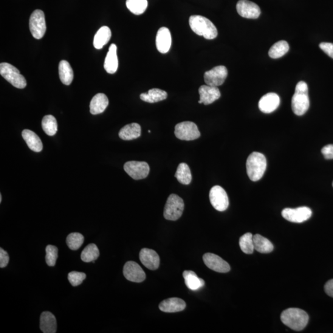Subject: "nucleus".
<instances>
[{
  "label": "nucleus",
  "instance_id": "nucleus-45",
  "mask_svg": "<svg viewBox=\"0 0 333 333\" xmlns=\"http://www.w3.org/2000/svg\"><path fill=\"white\" fill-rule=\"evenodd\" d=\"M332 186H333V182H332Z\"/></svg>",
  "mask_w": 333,
  "mask_h": 333
},
{
  "label": "nucleus",
  "instance_id": "nucleus-10",
  "mask_svg": "<svg viewBox=\"0 0 333 333\" xmlns=\"http://www.w3.org/2000/svg\"><path fill=\"white\" fill-rule=\"evenodd\" d=\"M123 168L130 177L137 180L145 179L150 171L146 162L129 161L124 164Z\"/></svg>",
  "mask_w": 333,
  "mask_h": 333
},
{
  "label": "nucleus",
  "instance_id": "nucleus-44",
  "mask_svg": "<svg viewBox=\"0 0 333 333\" xmlns=\"http://www.w3.org/2000/svg\"><path fill=\"white\" fill-rule=\"evenodd\" d=\"M2 201V194H0V202Z\"/></svg>",
  "mask_w": 333,
  "mask_h": 333
},
{
  "label": "nucleus",
  "instance_id": "nucleus-40",
  "mask_svg": "<svg viewBox=\"0 0 333 333\" xmlns=\"http://www.w3.org/2000/svg\"><path fill=\"white\" fill-rule=\"evenodd\" d=\"M10 258L7 251L0 248V267L5 268L9 263Z\"/></svg>",
  "mask_w": 333,
  "mask_h": 333
},
{
  "label": "nucleus",
  "instance_id": "nucleus-18",
  "mask_svg": "<svg viewBox=\"0 0 333 333\" xmlns=\"http://www.w3.org/2000/svg\"><path fill=\"white\" fill-rule=\"evenodd\" d=\"M140 260L142 263L149 270H157L159 267V256L154 250L143 248L140 253Z\"/></svg>",
  "mask_w": 333,
  "mask_h": 333
},
{
  "label": "nucleus",
  "instance_id": "nucleus-16",
  "mask_svg": "<svg viewBox=\"0 0 333 333\" xmlns=\"http://www.w3.org/2000/svg\"><path fill=\"white\" fill-rule=\"evenodd\" d=\"M199 93L200 100L198 103H203L204 105L213 103L221 97V92L217 87L210 86L208 85L200 87Z\"/></svg>",
  "mask_w": 333,
  "mask_h": 333
},
{
  "label": "nucleus",
  "instance_id": "nucleus-1",
  "mask_svg": "<svg viewBox=\"0 0 333 333\" xmlns=\"http://www.w3.org/2000/svg\"><path fill=\"white\" fill-rule=\"evenodd\" d=\"M308 314L303 310L290 308L284 310L281 315V320L285 325L295 331H302L309 322Z\"/></svg>",
  "mask_w": 333,
  "mask_h": 333
},
{
  "label": "nucleus",
  "instance_id": "nucleus-22",
  "mask_svg": "<svg viewBox=\"0 0 333 333\" xmlns=\"http://www.w3.org/2000/svg\"><path fill=\"white\" fill-rule=\"evenodd\" d=\"M109 104L108 97L104 93H98L92 98L90 104V112L93 115L103 113Z\"/></svg>",
  "mask_w": 333,
  "mask_h": 333
},
{
  "label": "nucleus",
  "instance_id": "nucleus-6",
  "mask_svg": "<svg viewBox=\"0 0 333 333\" xmlns=\"http://www.w3.org/2000/svg\"><path fill=\"white\" fill-rule=\"evenodd\" d=\"M184 207V201L181 197L177 194H171L166 202L163 216L168 221H176L182 216Z\"/></svg>",
  "mask_w": 333,
  "mask_h": 333
},
{
  "label": "nucleus",
  "instance_id": "nucleus-28",
  "mask_svg": "<svg viewBox=\"0 0 333 333\" xmlns=\"http://www.w3.org/2000/svg\"><path fill=\"white\" fill-rule=\"evenodd\" d=\"M168 98V93L159 89L149 90L148 93L140 95V99L146 103H154L165 100Z\"/></svg>",
  "mask_w": 333,
  "mask_h": 333
},
{
  "label": "nucleus",
  "instance_id": "nucleus-15",
  "mask_svg": "<svg viewBox=\"0 0 333 333\" xmlns=\"http://www.w3.org/2000/svg\"><path fill=\"white\" fill-rule=\"evenodd\" d=\"M203 261L209 269L219 273H227L230 270V265L221 257L213 253H206L203 256Z\"/></svg>",
  "mask_w": 333,
  "mask_h": 333
},
{
  "label": "nucleus",
  "instance_id": "nucleus-13",
  "mask_svg": "<svg viewBox=\"0 0 333 333\" xmlns=\"http://www.w3.org/2000/svg\"><path fill=\"white\" fill-rule=\"evenodd\" d=\"M124 276L129 281L134 283H142L146 279L145 272L136 262L129 261L124 265Z\"/></svg>",
  "mask_w": 333,
  "mask_h": 333
},
{
  "label": "nucleus",
  "instance_id": "nucleus-4",
  "mask_svg": "<svg viewBox=\"0 0 333 333\" xmlns=\"http://www.w3.org/2000/svg\"><path fill=\"white\" fill-rule=\"evenodd\" d=\"M266 169L267 159L263 154L253 152L249 155L246 161V170L251 181L257 182L261 180Z\"/></svg>",
  "mask_w": 333,
  "mask_h": 333
},
{
  "label": "nucleus",
  "instance_id": "nucleus-2",
  "mask_svg": "<svg viewBox=\"0 0 333 333\" xmlns=\"http://www.w3.org/2000/svg\"><path fill=\"white\" fill-rule=\"evenodd\" d=\"M189 24L192 30L197 35L202 36L207 39H213L218 35V31L210 19L202 16H191Z\"/></svg>",
  "mask_w": 333,
  "mask_h": 333
},
{
  "label": "nucleus",
  "instance_id": "nucleus-9",
  "mask_svg": "<svg viewBox=\"0 0 333 333\" xmlns=\"http://www.w3.org/2000/svg\"><path fill=\"white\" fill-rule=\"evenodd\" d=\"M210 199L212 205L220 212L227 210L229 205V199L227 193L221 186L216 185L211 188Z\"/></svg>",
  "mask_w": 333,
  "mask_h": 333
},
{
  "label": "nucleus",
  "instance_id": "nucleus-14",
  "mask_svg": "<svg viewBox=\"0 0 333 333\" xmlns=\"http://www.w3.org/2000/svg\"><path fill=\"white\" fill-rule=\"evenodd\" d=\"M236 10L242 18L247 19H258L261 13L259 6L248 0H239L237 3Z\"/></svg>",
  "mask_w": 333,
  "mask_h": 333
},
{
  "label": "nucleus",
  "instance_id": "nucleus-36",
  "mask_svg": "<svg viewBox=\"0 0 333 333\" xmlns=\"http://www.w3.org/2000/svg\"><path fill=\"white\" fill-rule=\"evenodd\" d=\"M239 246L242 252L247 255H251L255 250L254 245L253 235L251 233H247L242 235L239 239Z\"/></svg>",
  "mask_w": 333,
  "mask_h": 333
},
{
  "label": "nucleus",
  "instance_id": "nucleus-5",
  "mask_svg": "<svg viewBox=\"0 0 333 333\" xmlns=\"http://www.w3.org/2000/svg\"><path fill=\"white\" fill-rule=\"evenodd\" d=\"M0 74L16 88L22 89L27 86V81L24 76L16 67L9 63L0 64Z\"/></svg>",
  "mask_w": 333,
  "mask_h": 333
},
{
  "label": "nucleus",
  "instance_id": "nucleus-20",
  "mask_svg": "<svg viewBox=\"0 0 333 333\" xmlns=\"http://www.w3.org/2000/svg\"><path fill=\"white\" fill-rule=\"evenodd\" d=\"M159 309L166 313H175L181 312L186 307L185 302L177 298H169L163 301L159 304Z\"/></svg>",
  "mask_w": 333,
  "mask_h": 333
},
{
  "label": "nucleus",
  "instance_id": "nucleus-35",
  "mask_svg": "<svg viewBox=\"0 0 333 333\" xmlns=\"http://www.w3.org/2000/svg\"><path fill=\"white\" fill-rule=\"evenodd\" d=\"M100 256L97 245L95 244H90L85 248L81 254V259L84 262L89 263L95 261Z\"/></svg>",
  "mask_w": 333,
  "mask_h": 333
},
{
  "label": "nucleus",
  "instance_id": "nucleus-43",
  "mask_svg": "<svg viewBox=\"0 0 333 333\" xmlns=\"http://www.w3.org/2000/svg\"><path fill=\"white\" fill-rule=\"evenodd\" d=\"M324 290L330 297L333 298V279L329 280L324 285Z\"/></svg>",
  "mask_w": 333,
  "mask_h": 333
},
{
  "label": "nucleus",
  "instance_id": "nucleus-24",
  "mask_svg": "<svg viewBox=\"0 0 333 333\" xmlns=\"http://www.w3.org/2000/svg\"><path fill=\"white\" fill-rule=\"evenodd\" d=\"M22 136L31 150L34 152H40L43 149V144L35 132L25 129L22 131Z\"/></svg>",
  "mask_w": 333,
  "mask_h": 333
},
{
  "label": "nucleus",
  "instance_id": "nucleus-30",
  "mask_svg": "<svg viewBox=\"0 0 333 333\" xmlns=\"http://www.w3.org/2000/svg\"><path fill=\"white\" fill-rule=\"evenodd\" d=\"M253 241L255 249L260 253H270L272 252L274 248L269 239L260 235L253 236Z\"/></svg>",
  "mask_w": 333,
  "mask_h": 333
},
{
  "label": "nucleus",
  "instance_id": "nucleus-11",
  "mask_svg": "<svg viewBox=\"0 0 333 333\" xmlns=\"http://www.w3.org/2000/svg\"><path fill=\"white\" fill-rule=\"evenodd\" d=\"M282 216L287 221L293 223H303L312 216V212L307 207L296 209L286 208L282 211Z\"/></svg>",
  "mask_w": 333,
  "mask_h": 333
},
{
  "label": "nucleus",
  "instance_id": "nucleus-23",
  "mask_svg": "<svg viewBox=\"0 0 333 333\" xmlns=\"http://www.w3.org/2000/svg\"><path fill=\"white\" fill-rule=\"evenodd\" d=\"M118 64L117 46L115 44H112L109 47V52L104 61V69L109 74H114L117 70Z\"/></svg>",
  "mask_w": 333,
  "mask_h": 333
},
{
  "label": "nucleus",
  "instance_id": "nucleus-3",
  "mask_svg": "<svg viewBox=\"0 0 333 333\" xmlns=\"http://www.w3.org/2000/svg\"><path fill=\"white\" fill-rule=\"evenodd\" d=\"M309 89L305 81H301L296 87L295 93L292 98L293 111L296 115L301 116L308 111L310 107Z\"/></svg>",
  "mask_w": 333,
  "mask_h": 333
},
{
  "label": "nucleus",
  "instance_id": "nucleus-31",
  "mask_svg": "<svg viewBox=\"0 0 333 333\" xmlns=\"http://www.w3.org/2000/svg\"><path fill=\"white\" fill-rule=\"evenodd\" d=\"M178 181L183 185H189L191 182L192 176L190 168L186 163H180L175 175Z\"/></svg>",
  "mask_w": 333,
  "mask_h": 333
},
{
  "label": "nucleus",
  "instance_id": "nucleus-39",
  "mask_svg": "<svg viewBox=\"0 0 333 333\" xmlns=\"http://www.w3.org/2000/svg\"><path fill=\"white\" fill-rule=\"evenodd\" d=\"M87 277L86 273L78 272H71L68 274V279L70 283L73 286H77L82 283L83 281Z\"/></svg>",
  "mask_w": 333,
  "mask_h": 333
},
{
  "label": "nucleus",
  "instance_id": "nucleus-8",
  "mask_svg": "<svg viewBox=\"0 0 333 333\" xmlns=\"http://www.w3.org/2000/svg\"><path fill=\"white\" fill-rule=\"evenodd\" d=\"M30 32L33 37L41 39L47 30L45 14L41 10H36L32 13L29 20Z\"/></svg>",
  "mask_w": 333,
  "mask_h": 333
},
{
  "label": "nucleus",
  "instance_id": "nucleus-33",
  "mask_svg": "<svg viewBox=\"0 0 333 333\" xmlns=\"http://www.w3.org/2000/svg\"><path fill=\"white\" fill-rule=\"evenodd\" d=\"M42 129L49 136H54L58 131V123L52 115H45L41 122Z\"/></svg>",
  "mask_w": 333,
  "mask_h": 333
},
{
  "label": "nucleus",
  "instance_id": "nucleus-7",
  "mask_svg": "<svg viewBox=\"0 0 333 333\" xmlns=\"http://www.w3.org/2000/svg\"><path fill=\"white\" fill-rule=\"evenodd\" d=\"M175 135L181 140L192 141L201 136L197 126L193 122L186 121L178 123L175 128Z\"/></svg>",
  "mask_w": 333,
  "mask_h": 333
},
{
  "label": "nucleus",
  "instance_id": "nucleus-29",
  "mask_svg": "<svg viewBox=\"0 0 333 333\" xmlns=\"http://www.w3.org/2000/svg\"><path fill=\"white\" fill-rule=\"evenodd\" d=\"M59 75L60 80L66 86H69L74 78V72L70 64L63 60L59 64Z\"/></svg>",
  "mask_w": 333,
  "mask_h": 333
},
{
  "label": "nucleus",
  "instance_id": "nucleus-38",
  "mask_svg": "<svg viewBox=\"0 0 333 333\" xmlns=\"http://www.w3.org/2000/svg\"><path fill=\"white\" fill-rule=\"evenodd\" d=\"M58 257V249L53 245L46 247V263L50 267L55 266Z\"/></svg>",
  "mask_w": 333,
  "mask_h": 333
},
{
  "label": "nucleus",
  "instance_id": "nucleus-41",
  "mask_svg": "<svg viewBox=\"0 0 333 333\" xmlns=\"http://www.w3.org/2000/svg\"><path fill=\"white\" fill-rule=\"evenodd\" d=\"M320 49L323 50L326 54L329 56L330 58H333V44L323 42L320 45Z\"/></svg>",
  "mask_w": 333,
  "mask_h": 333
},
{
  "label": "nucleus",
  "instance_id": "nucleus-26",
  "mask_svg": "<svg viewBox=\"0 0 333 333\" xmlns=\"http://www.w3.org/2000/svg\"><path fill=\"white\" fill-rule=\"evenodd\" d=\"M185 284L192 290H198L205 285L204 279L200 278L193 271L186 270L183 273Z\"/></svg>",
  "mask_w": 333,
  "mask_h": 333
},
{
  "label": "nucleus",
  "instance_id": "nucleus-25",
  "mask_svg": "<svg viewBox=\"0 0 333 333\" xmlns=\"http://www.w3.org/2000/svg\"><path fill=\"white\" fill-rule=\"evenodd\" d=\"M142 134V129L139 124L132 123L121 129L118 136L123 140H132L139 138Z\"/></svg>",
  "mask_w": 333,
  "mask_h": 333
},
{
  "label": "nucleus",
  "instance_id": "nucleus-12",
  "mask_svg": "<svg viewBox=\"0 0 333 333\" xmlns=\"http://www.w3.org/2000/svg\"><path fill=\"white\" fill-rule=\"evenodd\" d=\"M228 76V70L224 66H219L214 67L205 72L204 78L206 85L213 87L222 86Z\"/></svg>",
  "mask_w": 333,
  "mask_h": 333
},
{
  "label": "nucleus",
  "instance_id": "nucleus-42",
  "mask_svg": "<svg viewBox=\"0 0 333 333\" xmlns=\"http://www.w3.org/2000/svg\"><path fill=\"white\" fill-rule=\"evenodd\" d=\"M321 153L326 159H333V145L324 146L321 149Z\"/></svg>",
  "mask_w": 333,
  "mask_h": 333
},
{
  "label": "nucleus",
  "instance_id": "nucleus-34",
  "mask_svg": "<svg viewBox=\"0 0 333 333\" xmlns=\"http://www.w3.org/2000/svg\"><path fill=\"white\" fill-rule=\"evenodd\" d=\"M126 6L131 12L135 15H142L147 9V0H127Z\"/></svg>",
  "mask_w": 333,
  "mask_h": 333
},
{
  "label": "nucleus",
  "instance_id": "nucleus-32",
  "mask_svg": "<svg viewBox=\"0 0 333 333\" xmlns=\"http://www.w3.org/2000/svg\"><path fill=\"white\" fill-rule=\"evenodd\" d=\"M289 50V46L287 41H279L270 48L269 55L271 58L278 59L286 55Z\"/></svg>",
  "mask_w": 333,
  "mask_h": 333
},
{
  "label": "nucleus",
  "instance_id": "nucleus-37",
  "mask_svg": "<svg viewBox=\"0 0 333 333\" xmlns=\"http://www.w3.org/2000/svg\"><path fill=\"white\" fill-rule=\"evenodd\" d=\"M84 237L79 233H72L67 237L66 242L70 249L76 251L83 244Z\"/></svg>",
  "mask_w": 333,
  "mask_h": 333
},
{
  "label": "nucleus",
  "instance_id": "nucleus-19",
  "mask_svg": "<svg viewBox=\"0 0 333 333\" xmlns=\"http://www.w3.org/2000/svg\"><path fill=\"white\" fill-rule=\"evenodd\" d=\"M157 49L160 53L165 54L170 50L172 45V36L168 28H160L157 33L156 38Z\"/></svg>",
  "mask_w": 333,
  "mask_h": 333
},
{
  "label": "nucleus",
  "instance_id": "nucleus-21",
  "mask_svg": "<svg viewBox=\"0 0 333 333\" xmlns=\"http://www.w3.org/2000/svg\"><path fill=\"white\" fill-rule=\"evenodd\" d=\"M39 327L44 333H55L57 331V321L55 315L50 312H44L40 316Z\"/></svg>",
  "mask_w": 333,
  "mask_h": 333
},
{
  "label": "nucleus",
  "instance_id": "nucleus-27",
  "mask_svg": "<svg viewBox=\"0 0 333 333\" xmlns=\"http://www.w3.org/2000/svg\"><path fill=\"white\" fill-rule=\"evenodd\" d=\"M111 36V30L108 27L103 26L101 27L96 33L94 40H93V45H94L95 49L98 50L103 49L104 45L108 43Z\"/></svg>",
  "mask_w": 333,
  "mask_h": 333
},
{
  "label": "nucleus",
  "instance_id": "nucleus-17",
  "mask_svg": "<svg viewBox=\"0 0 333 333\" xmlns=\"http://www.w3.org/2000/svg\"><path fill=\"white\" fill-rule=\"evenodd\" d=\"M280 104V98L275 93H269L265 95L259 102V109L262 112L269 114L275 111Z\"/></svg>",
  "mask_w": 333,
  "mask_h": 333
}]
</instances>
